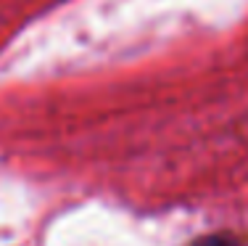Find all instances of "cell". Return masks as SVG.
<instances>
[{
  "instance_id": "1",
  "label": "cell",
  "mask_w": 248,
  "mask_h": 246,
  "mask_svg": "<svg viewBox=\"0 0 248 246\" xmlns=\"http://www.w3.org/2000/svg\"><path fill=\"white\" fill-rule=\"evenodd\" d=\"M185 246H243V244H240V238L232 236V233H209V236L193 238V241L185 244Z\"/></svg>"
}]
</instances>
